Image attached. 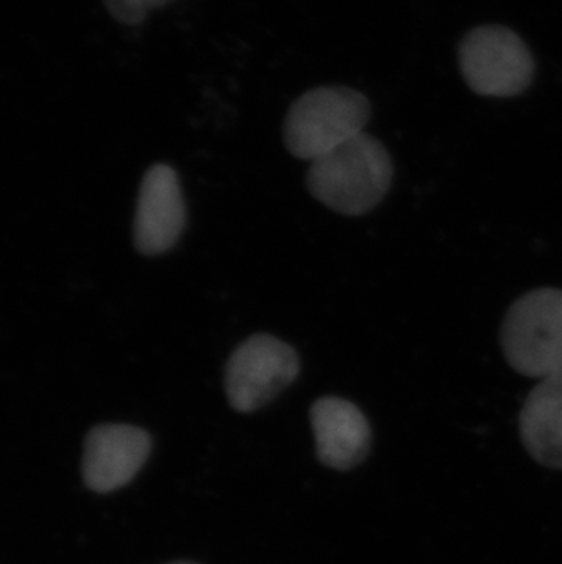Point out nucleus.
<instances>
[{
	"mask_svg": "<svg viewBox=\"0 0 562 564\" xmlns=\"http://www.w3.org/2000/svg\"><path fill=\"white\" fill-rule=\"evenodd\" d=\"M393 161L388 149L369 133H360L311 161L307 188L325 207L361 216L382 202L393 183Z\"/></svg>",
	"mask_w": 562,
	"mask_h": 564,
	"instance_id": "f257e3e1",
	"label": "nucleus"
},
{
	"mask_svg": "<svg viewBox=\"0 0 562 564\" xmlns=\"http://www.w3.org/2000/svg\"><path fill=\"white\" fill-rule=\"evenodd\" d=\"M371 102L349 86H320L298 97L287 112L283 141L298 160L314 161L364 133Z\"/></svg>",
	"mask_w": 562,
	"mask_h": 564,
	"instance_id": "f03ea898",
	"label": "nucleus"
},
{
	"mask_svg": "<svg viewBox=\"0 0 562 564\" xmlns=\"http://www.w3.org/2000/svg\"><path fill=\"white\" fill-rule=\"evenodd\" d=\"M509 368L528 378L562 373V291L536 289L520 296L500 327Z\"/></svg>",
	"mask_w": 562,
	"mask_h": 564,
	"instance_id": "7ed1b4c3",
	"label": "nucleus"
},
{
	"mask_svg": "<svg viewBox=\"0 0 562 564\" xmlns=\"http://www.w3.org/2000/svg\"><path fill=\"white\" fill-rule=\"evenodd\" d=\"M458 64L467 86L484 97H515L528 90L536 61L525 41L506 26H478L458 46Z\"/></svg>",
	"mask_w": 562,
	"mask_h": 564,
	"instance_id": "20e7f679",
	"label": "nucleus"
},
{
	"mask_svg": "<svg viewBox=\"0 0 562 564\" xmlns=\"http://www.w3.org/2000/svg\"><path fill=\"white\" fill-rule=\"evenodd\" d=\"M300 375V357L277 336L252 335L241 341L225 368V393L238 413L271 404Z\"/></svg>",
	"mask_w": 562,
	"mask_h": 564,
	"instance_id": "39448f33",
	"label": "nucleus"
},
{
	"mask_svg": "<svg viewBox=\"0 0 562 564\" xmlns=\"http://www.w3.org/2000/svg\"><path fill=\"white\" fill-rule=\"evenodd\" d=\"M186 224V207L177 172L165 163L150 166L139 188L133 243L141 254L172 251Z\"/></svg>",
	"mask_w": 562,
	"mask_h": 564,
	"instance_id": "423d86ee",
	"label": "nucleus"
},
{
	"mask_svg": "<svg viewBox=\"0 0 562 564\" xmlns=\"http://www.w3.org/2000/svg\"><path fill=\"white\" fill-rule=\"evenodd\" d=\"M152 449L141 427L105 424L88 433L83 455V477L90 490L110 494L127 486L143 468Z\"/></svg>",
	"mask_w": 562,
	"mask_h": 564,
	"instance_id": "0eeeda50",
	"label": "nucleus"
},
{
	"mask_svg": "<svg viewBox=\"0 0 562 564\" xmlns=\"http://www.w3.org/2000/svg\"><path fill=\"white\" fill-rule=\"evenodd\" d=\"M316 457L327 468L349 471L366 460L372 433L358 405L339 397H324L311 405Z\"/></svg>",
	"mask_w": 562,
	"mask_h": 564,
	"instance_id": "6e6552de",
	"label": "nucleus"
},
{
	"mask_svg": "<svg viewBox=\"0 0 562 564\" xmlns=\"http://www.w3.org/2000/svg\"><path fill=\"white\" fill-rule=\"evenodd\" d=\"M520 441L537 463L562 469V373L531 389L519 415Z\"/></svg>",
	"mask_w": 562,
	"mask_h": 564,
	"instance_id": "1a4fd4ad",
	"label": "nucleus"
},
{
	"mask_svg": "<svg viewBox=\"0 0 562 564\" xmlns=\"http://www.w3.org/2000/svg\"><path fill=\"white\" fill-rule=\"evenodd\" d=\"M105 6L116 21L128 26H138L149 15V10L139 4L138 0H105Z\"/></svg>",
	"mask_w": 562,
	"mask_h": 564,
	"instance_id": "9d476101",
	"label": "nucleus"
},
{
	"mask_svg": "<svg viewBox=\"0 0 562 564\" xmlns=\"http://www.w3.org/2000/svg\"><path fill=\"white\" fill-rule=\"evenodd\" d=\"M138 2L150 11L154 10V8H161V6L169 4L172 0H138Z\"/></svg>",
	"mask_w": 562,
	"mask_h": 564,
	"instance_id": "9b49d317",
	"label": "nucleus"
},
{
	"mask_svg": "<svg viewBox=\"0 0 562 564\" xmlns=\"http://www.w3.org/2000/svg\"><path fill=\"white\" fill-rule=\"evenodd\" d=\"M169 564H197V563H192V561H174V563H169Z\"/></svg>",
	"mask_w": 562,
	"mask_h": 564,
	"instance_id": "f8f14e48",
	"label": "nucleus"
}]
</instances>
